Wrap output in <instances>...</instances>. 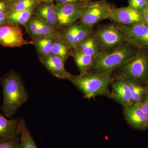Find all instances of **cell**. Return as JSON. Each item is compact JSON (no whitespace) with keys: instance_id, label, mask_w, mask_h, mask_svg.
<instances>
[{"instance_id":"6da1fadb","label":"cell","mask_w":148,"mask_h":148,"mask_svg":"<svg viewBox=\"0 0 148 148\" xmlns=\"http://www.w3.org/2000/svg\"><path fill=\"white\" fill-rule=\"evenodd\" d=\"M3 100L1 110L6 116L11 117L27 101L29 95L21 77L11 72L1 79Z\"/></svg>"},{"instance_id":"7a4b0ae2","label":"cell","mask_w":148,"mask_h":148,"mask_svg":"<svg viewBox=\"0 0 148 148\" xmlns=\"http://www.w3.org/2000/svg\"><path fill=\"white\" fill-rule=\"evenodd\" d=\"M134 47L126 42L112 50L100 51L94 57L92 73L112 75L137 55Z\"/></svg>"},{"instance_id":"3957f363","label":"cell","mask_w":148,"mask_h":148,"mask_svg":"<svg viewBox=\"0 0 148 148\" xmlns=\"http://www.w3.org/2000/svg\"><path fill=\"white\" fill-rule=\"evenodd\" d=\"M69 80L82 92L85 98L89 100L99 96L111 98L109 87L114 81L111 75L88 72L77 75H72Z\"/></svg>"},{"instance_id":"277c9868","label":"cell","mask_w":148,"mask_h":148,"mask_svg":"<svg viewBox=\"0 0 148 148\" xmlns=\"http://www.w3.org/2000/svg\"><path fill=\"white\" fill-rule=\"evenodd\" d=\"M119 76L135 80L141 84L148 82V56L137 53L134 58L120 67Z\"/></svg>"},{"instance_id":"5b68a950","label":"cell","mask_w":148,"mask_h":148,"mask_svg":"<svg viewBox=\"0 0 148 148\" xmlns=\"http://www.w3.org/2000/svg\"><path fill=\"white\" fill-rule=\"evenodd\" d=\"M103 51L114 49L126 42L117 25L109 24L98 29L93 36Z\"/></svg>"},{"instance_id":"8992f818","label":"cell","mask_w":148,"mask_h":148,"mask_svg":"<svg viewBox=\"0 0 148 148\" xmlns=\"http://www.w3.org/2000/svg\"><path fill=\"white\" fill-rule=\"evenodd\" d=\"M87 3L78 4L57 3L54 5L58 30L66 29L75 24L78 19H80L84 8Z\"/></svg>"},{"instance_id":"52a82bcc","label":"cell","mask_w":148,"mask_h":148,"mask_svg":"<svg viewBox=\"0 0 148 148\" xmlns=\"http://www.w3.org/2000/svg\"><path fill=\"white\" fill-rule=\"evenodd\" d=\"M112 8L105 1H89L85 5L80 22L92 28L100 21L108 19Z\"/></svg>"},{"instance_id":"ba28073f","label":"cell","mask_w":148,"mask_h":148,"mask_svg":"<svg viewBox=\"0 0 148 148\" xmlns=\"http://www.w3.org/2000/svg\"><path fill=\"white\" fill-rule=\"evenodd\" d=\"M92 27L80 21L63 29L60 32V39L67 43L72 50L75 49L92 32Z\"/></svg>"},{"instance_id":"9c48e42d","label":"cell","mask_w":148,"mask_h":148,"mask_svg":"<svg viewBox=\"0 0 148 148\" xmlns=\"http://www.w3.org/2000/svg\"><path fill=\"white\" fill-rule=\"evenodd\" d=\"M0 44L5 47H18L34 42L24 38L19 26L8 23L0 27Z\"/></svg>"},{"instance_id":"30bf717a","label":"cell","mask_w":148,"mask_h":148,"mask_svg":"<svg viewBox=\"0 0 148 148\" xmlns=\"http://www.w3.org/2000/svg\"><path fill=\"white\" fill-rule=\"evenodd\" d=\"M127 42L135 47H148V26L144 22L129 26L117 25Z\"/></svg>"},{"instance_id":"8fae6325","label":"cell","mask_w":148,"mask_h":148,"mask_svg":"<svg viewBox=\"0 0 148 148\" xmlns=\"http://www.w3.org/2000/svg\"><path fill=\"white\" fill-rule=\"evenodd\" d=\"M108 19L119 25L129 26L143 22V10H138L128 6L112 8Z\"/></svg>"},{"instance_id":"7c38bea8","label":"cell","mask_w":148,"mask_h":148,"mask_svg":"<svg viewBox=\"0 0 148 148\" xmlns=\"http://www.w3.org/2000/svg\"><path fill=\"white\" fill-rule=\"evenodd\" d=\"M125 119L131 127L139 130L148 128V114L142 110L138 103L123 107Z\"/></svg>"},{"instance_id":"4fadbf2b","label":"cell","mask_w":148,"mask_h":148,"mask_svg":"<svg viewBox=\"0 0 148 148\" xmlns=\"http://www.w3.org/2000/svg\"><path fill=\"white\" fill-rule=\"evenodd\" d=\"M41 64L52 75L60 79H68L72 74L66 71L64 67L65 62L57 56L51 54L40 56Z\"/></svg>"},{"instance_id":"5bb4252c","label":"cell","mask_w":148,"mask_h":148,"mask_svg":"<svg viewBox=\"0 0 148 148\" xmlns=\"http://www.w3.org/2000/svg\"><path fill=\"white\" fill-rule=\"evenodd\" d=\"M111 98L119 103L123 107L129 106L134 103L131 92L124 77H117L115 81L112 84Z\"/></svg>"},{"instance_id":"9a60e30c","label":"cell","mask_w":148,"mask_h":148,"mask_svg":"<svg viewBox=\"0 0 148 148\" xmlns=\"http://www.w3.org/2000/svg\"><path fill=\"white\" fill-rule=\"evenodd\" d=\"M54 5L52 3H40L34 10L33 16L45 21L53 29L58 31V21Z\"/></svg>"},{"instance_id":"2e32d148","label":"cell","mask_w":148,"mask_h":148,"mask_svg":"<svg viewBox=\"0 0 148 148\" xmlns=\"http://www.w3.org/2000/svg\"><path fill=\"white\" fill-rule=\"evenodd\" d=\"M20 119H8L0 114V142L13 139L19 135Z\"/></svg>"},{"instance_id":"e0dca14e","label":"cell","mask_w":148,"mask_h":148,"mask_svg":"<svg viewBox=\"0 0 148 148\" xmlns=\"http://www.w3.org/2000/svg\"><path fill=\"white\" fill-rule=\"evenodd\" d=\"M80 72V74L89 72L93 65L94 57L85 54L79 49L73 51L71 54Z\"/></svg>"},{"instance_id":"ac0fdd59","label":"cell","mask_w":148,"mask_h":148,"mask_svg":"<svg viewBox=\"0 0 148 148\" xmlns=\"http://www.w3.org/2000/svg\"><path fill=\"white\" fill-rule=\"evenodd\" d=\"M124 78L131 92L133 103H138L142 102L148 95L147 88L135 80L125 77Z\"/></svg>"},{"instance_id":"d6986e66","label":"cell","mask_w":148,"mask_h":148,"mask_svg":"<svg viewBox=\"0 0 148 148\" xmlns=\"http://www.w3.org/2000/svg\"><path fill=\"white\" fill-rule=\"evenodd\" d=\"M34 10V9H33L24 11L12 10L8 14V23L18 26L22 25L25 27L33 16Z\"/></svg>"},{"instance_id":"ffe728a7","label":"cell","mask_w":148,"mask_h":148,"mask_svg":"<svg viewBox=\"0 0 148 148\" xmlns=\"http://www.w3.org/2000/svg\"><path fill=\"white\" fill-rule=\"evenodd\" d=\"M20 142L18 148H38L24 120L22 119H20Z\"/></svg>"},{"instance_id":"44dd1931","label":"cell","mask_w":148,"mask_h":148,"mask_svg":"<svg viewBox=\"0 0 148 148\" xmlns=\"http://www.w3.org/2000/svg\"><path fill=\"white\" fill-rule=\"evenodd\" d=\"M77 48L85 54L93 57L96 56L100 52V47L98 43L94 37L90 36L84 40Z\"/></svg>"},{"instance_id":"7402d4cb","label":"cell","mask_w":148,"mask_h":148,"mask_svg":"<svg viewBox=\"0 0 148 148\" xmlns=\"http://www.w3.org/2000/svg\"><path fill=\"white\" fill-rule=\"evenodd\" d=\"M56 40L50 37H43L34 42V45L39 57L51 53L53 43Z\"/></svg>"},{"instance_id":"603a6c76","label":"cell","mask_w":148,"mask_h":148,"mask_svg":"<svg viewBox=\"0 0 148 148\" xmlns=\"http://www.w3.org/2000/svg\"><path fill=\"white\" fill-rule=\"evenodd\" d=\"M70 46L61 40H56L53 43L51 54L57 56L66 62L72 51ZM73 51V50H72Z\"/></svg>"},{"instance_id":"cb8c5ba5","label":"cell","mask_w":148,"mask_h":148,"mask_svg":"<svg viewBox=\"0 0 148 148\" xmlns=\"http://www.w3.org/2000/svg\"><path fill=\"white\" fill-rule=\"evenodd\" d=\"M38 24L41 37H50L56 39L60 40L59 31L53 29L47 23L39 18H38Z\"/></svg>"},{"instance_id":"d4e9b609","label":"cell","mask_w":148,"mask_h":148,"mask_svg":"<svg viewBox=\"0 0 148 148\" xmlns=\"http://www.w3.org/2000/svg\"><path fill=\"white\" fill-rule=\"evenodd\" d=\"M25 27L34 42L36 40L41 38L38 24V18L36 16H32Z\"/></svg>"},{"instance_id":"484cf974","label":"cell","mask_w":148,"mask_h":148,"mask_svg":"<svg viewBox=\"0 0 148 148\" xmlns=\"http://www.w3.org/2000/svg\"><path fill=\"white\" fill-rule=\"evenodd\" d=\"M40 3L37 0H20L16 3L12 5V10L24 11L33 9Z\"/></svg>"},{"instance_id":"4316f807","label":"cell","mask_w":148,"mask_h":148,"mask_svg":"<svg viewBox=\"0 0 148 148\" xmlns=\"http://www.w3.org/2000/svg\"><path fill=\"white\" fill-rule=\"evenodd\" d=\"M20 138L18 136L5 141L0 142V148H18Z\"/></svg>"},{"instance_id":"83f0119b","label":"cell","mask_w":148,"mask_h":148,"mask_svg":"<svg viewBox=\"0 0 148 148\" xmlns=\"http://www.w3.org/2000/svg\"><path fill=\"white\" fill-rule=\"evenodd\" d=\"M128 6L138 10H143L148 4V0H128Z\"/></svg>"},{"instance_id":"f1b7e54d","label":"cell","mask_w":148,"mask_h":148,"mask_svg":"<svg viewBox=\"0 0 148 148\" xmlns=\"http://www.w3.org/2000/svg\"><path fill=\"white\" fill-rule=\"evenodd\" d=\"M12 10V6L4 0H0V13L9 12Z\"/></svg>"},{"instance_id":"f546056e","label":"cell","mask_w":148,"mask_h":148,"mask_svg":"<svg viewBox=\"0 0 148 148\" xmlns=\"http://www.w3.org/2000/svg\"><path fill=\"white\" fill-rule=\"evenodd\" d=\"M57 3H84L88 2L90 0H56Z\"/></svg>"},{"instance_id":"4dcf8cb0","label":"cell","mask_w":148,"mask_h":148,"mask_svg":"<svg viewBox=\"0 0 148 148\" xmlns=\"http://www.w3.org/2000/svg\"><path fill=\"white\" fill-rule=\"evenodd\" d=\"M10 12L0 13V27L5 24H8V16Z\"/></svg>"},{"instance_id":"1f68e13d","label":"cell","mask_w":148,"mask_h":148,"mask_svg":"<svg viewBox=\"0 0 148 148\" xmlns=\"http://www.w3.org/2000/svg\"><path fill=\"white\" fill-rule=\"evenodd\" d=\"M138 104L142 110L148 114V95L142 102L138 103Z\"/></svg>"},{"instance_id":"d6a6232c","label":"cell","mask_w":148,"mask_h":148,"mask_svg":"<svg viewBox=\"0 0 148 148\" xmlns=\"http://www.w3.org/2000/svg\"><path fill=\"white\" fill-rule=\"evenodd\" d=\"M143 22L148 26V4L143 10Z\"/></svg>"},{"instance_id":"836d02e7","label":"cell","mask_w":148,"mask_h":148,"mask_svg":"<svg viewBox=\"0 0 148 148\" xmlns=\"http://www.w3.org/2000/svg\"><path fill=\"white\" fill-rule=\"evenodd\" d=\"M4 1L8 3H9L11 5H13L16 3L20 0H4Z\"/></svg>"},{"instance_id":"e575fe53","label":"cell","mask_w":148,"mask_h":148,"mask_svg":"<svg viewBox=\"0 0 148 148\" xmlns=\"http://www.w3.org/2000/svg\"><path fill=\"white\" fill-rule=\"evenodd\" d=\"M38 1L41 2L52 3L54 0H37Z\"/></svg>"},{"instance_id":"d590c367","label":"cell","mask_w":148,"mask_h":148,"mask_svg":"<svg viewBox=\"0 0 148 148\" xmlns=\"http://www.w3.org/2000/svg\"><path fill=\"white\" fill-rule=\"evenodd\" d=\"M147 87V89H148V82L147 83V87Z\"/></svg>"}]
</instances>
